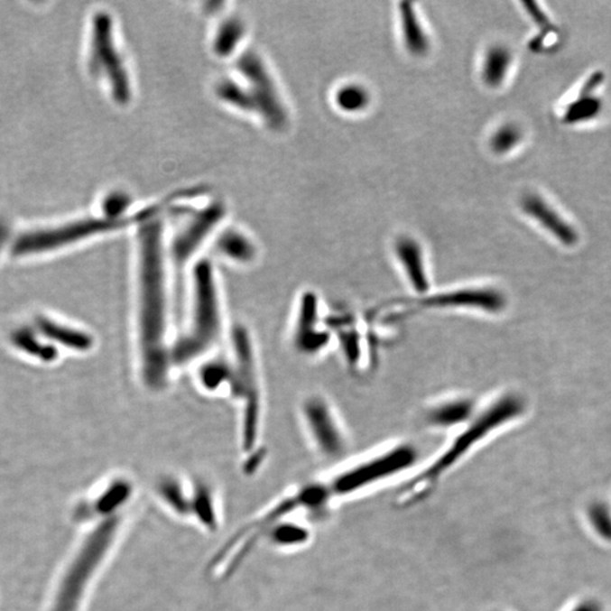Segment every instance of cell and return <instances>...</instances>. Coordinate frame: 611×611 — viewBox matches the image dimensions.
Segmentation results:
<instances>
[{
    "label": "cell",
    "instance_id": "6da1fadb",
    "mask_svg": "<svg viewBox=\"0 0 611 611\" xmlns=\"http://www.w3.org/2000/svg\"><path fill=\"white\" fill-rule=\"evenodd\" d=\"M137 282L142 375L147 385L160 389L171 365L167 346L168 283L160 222L147 223L138 235Z\"/></svg>",
    "mask_w": 611,
    "mask_h": 611
},
{
    "label": "cell",
    "instance_id": "7a4b0ae2",
    "mask_svg": "<svg viewBox=\"0 0 611 611\" xmlns=\"http://www.w3.org/2000/svg\"><path fill=\"white\" fill-rule=\"evenodd\" d=\"M522 410H523V405L514 396H506V398L499 401L487 412L484 413L474 425L468 428L458 439L455 440L452 445L440 457L437 458L430 467H427L421 475L414 477L412 481L405 485L398 498H396V504L401 507H410L422 502L423 499L430 496L432 490L440 484V479L446 474H449V470L455 465H458L463 457H466L472 446L478 443L494 428L519 416Z\"/></svg>",
    "mask_w": 611,
    "mask_h": 611
},
{
    "label": "cell",
    "instance_id": "3957f363",
    "mask_svg": "<svg viewBox=\"0 0 611 611\" xmlns=\"http://www.w3.org/2000/svg\"><path fill=\"white\" fill-rule=\"evenodd\" d=\"M222 331L220 299L211 265L200 263L194 275L193 316L189 331L171 351V364L185 365L216 345Z\"/></svg>",
    "mask_w": 611,
    "mask_h": 611
},
{
    "label": "cell",
    "instance_id": "277c9868",
    "mask_svg": "<svg viewBox=\"0 0 611 611\" xmlns=\"http://www.w3.org/2000/svg\"><path fill=\"white\" fill-rule=\"evenodd\" d=\"M124 525V512L105 517L84 542L60 584L52 611H76L88 581L109 556Z\"/></svg>",
    "mask_w": 611,
    "mask_h": 611
},
{
    "label": "cell",
    "instance_id": "5b68a950",
    "mask_svg": "<svg viewBox=\"0 0 611 611\" xmlns=\"http://www.w3.org/2000/svg\"><path fill=\"white\" fill-rule=\"evenodd\" d=\"M235 351L237 367L234 370L231 386L236 394L245 400L244 448L252 449L255 445L258 421H260V389H258L252 343L244 329H238L235 332Z\"/></svg>",
    "mask_w": 611,
    "mask_h": 611
},
{
    "label": "cell",
    "instance_id": "8992f818",
    "mask_svg": "<svg viewBox=\"0 0 611 611\" xmlns=\"http://www.w3.org/2000/svg\"><path fill=\"white\" fill-rule=\"evenodd\" d=\"M115 223L100 220H84L52 229L31 231L22 235L13 245L12 252L16 256L30 255L66 246L95 234L113 229Z\"/></svg>",
    "mask_w": 611,
    "mask_h": 611
},
{
    "label": "cell",
    "instance_id": "52a82bcc",
    "mask_svg": "<svg viewBox=\"0 0 611 611\" xmlns=\"http://www.w3.org/2000/svg\"><path fill=\"white\" fill-rule=\"evenodd\" d=\"M239 69L243 70L249 88H252L248 95L244 96L240 106L258 108L271 126H282L285 120L283 106L281 105L273 81L267 74L260 58H257L255 53H247L239 62Z\"/></svg>",
    "mask_w": 611,
    "mask_h": 611
},
{
    "label": "cell",
    "instance_id": "ba28073f",
    "mask_svg": "<svg viewBox=\"0 0 611 611\" xmlns=\"http://www.w3.org/2000/svg\"><path fill=\"white\" fill-rule=\"evenodd\" d=\"M110 32L109 20L104 15L97 17L93 31L91 65L97 73L105 71L104 76L106 74L116 96L124 100L129 93L128 79Z\"/></svg>",
    "mask_w": 611,
    "mask_h": 611
},
{
    "label": "cell",
    "instance_id": "9c48e42d",
    "mask_svg": "<svg viewBox=\"0 0 611 611\" xmlns=\"http://www.w3.org/2000/svg\"><path fill=\"white\" fill-rule=\"evenodd\" d=\"M307 423L319 449L327 457H338L346 446L345 435L331 409L322 399H313L305 405Z\"/></svg>",
    "mask_w": 611,
    "mask_h": 611
},
{
    "label": "cell",
    "instance_id": "30bf717a",
    "mask_svg": "<svg viewBox=\"0 0 611 611\" xmlns=\"http://www.w3.org/2000/svg\"><path fill=\"white\" fill-rule=\"evenodd\" d=\"M218 218V209H208L191 221L189 226L182 229L180 235L173 240L171 257L178 269L187 264L193 254L198 251L200 243L212 229Z\"/></svg>",
    "mask_w": 611,
    "mask_h": 611
},
{
    "label": "cell",
    "instance_id": "8fae6325",
    "mask_svg": "<svg viewBox=\"0 0 611 611\" xmlns=\"http://www.w3.org/2000/svg\"><path fill=\"white\" fill-rule=\"evenodd\" d=\"M524 212L541 223L550 233L565 245H574L578 242L577 231L561 218L559 213L546 203L541 196L529 195L522 202Z\"/></svg>",
    "mask_w": 611,
    "mask_h": 611
},
{
    "label": "cell",
    "instance_id": "7c38bea8",
    "mask_svg": "<svg viewBox=\"0 0 611 611\" xmlns=\"http://www.w3.org/2000/svg\"><path fill=\"white\" fill-rule=\"evenodd\" d=\"M396 255H398L399 261L403 266L410 284L416 292H426L430 283H428L421 248L416 240L401 238L396 243Z\"/></svg>",
    "mask_w": 611,
    "mask_h": 611
},
{
    "label": "cell",
    "instance_id": "4fadbf2b",
    "mask_svg": "<svg viewBox=\"0 0 611 611\" xmlns=\"http://www.w3.org/2000/svg\"><path fill=\"white\" fill-rule=\"evenodd\" d=\"M40 332L51 340L60 343V345L70 347L78 351H87L91 349L93 340L88 334L79 331V329L65 327L52 322L51 319H39L37 322Z\"/></svg>",
    "mask_w": 611,
    "mask_h": 611
},
{
    "label": "cell",
    "instance_id": "5bb4252c",
    "mask_svg": "<svg viewBox=\"0 0 611 611\" xmlns=\"http://www.w3.org/2000/svg\"><path fill=\"white\" fill-rule=\"evenodd\" d=\"M471 404L466 399L445 401L428 412V421L437 427H449L469 416Z\"/></svg>",
    "mask_w": 611,
    "mask_h": 611
},
{
    "label": "cell",
    "instance_id": "9a60e30c",
    "mask_svg": "<svg viewBox=\"0 0 611 611\" xmlns=\"http://www.w3.org/2000/svg\"><path fill=\"white\" fill-rule=\"evenodd\" d=\"M512 61L511 52L505 47H494L486 56L483 69V79L490 88L501 86L505 79Z\"/></svg>",
    "mask_w": 611,
    "mask_h": 611
},
{
    "label": "cell",
    "instance_id": "2e32d148",
    "mask_svg": "<svg viewBox=\"0 0 611 611\" xmlns=\"http://www.w3.org/2000/svg\"><path fill=\"white\" fill-rule=\"evenodd\" d=\"M403 22L404 29V42L407 48L416 55H422L428 51V39L412 8L403 5Z\"/></svg>",
    "mask_w": 611,
    "mask_h": 611
},
{
    "label": "cell",
    "instance_id": "e0dca14e",
    "mask_svg": "<svg viewBox=\"0 0 611 611\" xmlns=\"http://www.w3.org/2000/svg\"><path fill=\"white\" fill-rule=\"evenodd\" d=\"M12 341L20 350L28 352L29 355L37 356L42 361H53L57 358L55 347L44 345L40 342L34 333L29 329H22L12 336Z\"/></svg>",
    "mask_w": 611,
    "mask_h": 611
},
{
    "label": "cell",
    "instance_id": "ac0fdd59",
    "mask_svg": "<svg viewBox=\"0 0 611 611\" xmlns=\"http://www.w3.org/2000/svg\"><path fill=\"white\" fill-rule=\"evenodd\" d=\"M218 248L223 255L238 262H249L255 255V249L249 239L237 233H229L218 240Z\"/></svg>",
    "mask_w": 611,
    "mask_h": 611
},
{
    "label": "cell",
    "instance_id": "d6986e66",
    "mask_svg": "<svg viewBox=\"0 0 611 611\" xmlns=\"http://www.w3.org/2000/svg\"><path fill=\"white\" fill-rule=\"evenodd\" d=\"M592 92L582 91L581 97L569 106L564 120L568 124L587 122L596 117L601 110V101L597 97H590Z\"/></svg>",
    "mask_w": 611,
    "mask_h": 611
},
{
    "label": "cell",
    "instance_id": "ffe728a7",
    "mask_svg": "<svg viewBox=\"0 0 611 611\" xmlns=\"http://www.w3.org/2000/svg\"><path fill=\"white\" fill-rule=\"evenodd\" d=\"M273 532L270 534L272 542L279 547H293L301 545L309 538L305 528L296 524H274L270 528Z\"/></svg>",
    "mask_w": 611,
    "mask_h": 611
},
{
    "label": "cell",
    "instance_id": "44dd1931",
    "mask_svg": "<svg viewBox=\"0 0 611 611\" xmlns=\"http://www.w3.org/2000/svg\"><path fill=\"white\" fill-rule=\"evenodd\" d=\"M234 372L229 366L222 361H214L200 370V381L208 390H216L222 383H233Z\"/></svg>",
    "mask_w": 611,
    "mask_h": 611
},
{
    "label": "cell",
    "instance_id": "7402d4cb",
    "mask_svg": "<svg viewBox=\"0 0 611 611\" xmlns=\"http://www.w3.org/2000/svg\"><path fill=\"white\" fill-rule=\"evenodd\" d=\"M337 102L342 110L354 113V111L364 109L368 105L369 95L364 88L347 86L338 92Z\"/></svg>",
    "mask_w": 611,
    "mask_h": 611
},
{
    "label": "cell",
    "instance_id": "603a6c76",
    "mask_svg": "<svg viewBox=\"0 0 611 611\" xmlns=\"http://www.w3.org/2000/svg\"><path fill=\"white\" fill-rule=\"evenodd\" d=\"M521 136L520 129L514 125H505L495 133L490 144L496 153H506L519 144Z\"/></svg>",
    "mask_w": 611,
    "mask_h": 611
},
{
    "label": "cell",
    "instance_id": "cb8c5ba5",
    "mask_svg": "<svg viewBox=\"0 0 611 611\" xmlns=\"http://www.w3.org/2000/svg\"><path fill=\"white\" fill-rule=\"evenodd\" d=\"M591 523L606 541H611V513L604 504H596L588 512Z\"/></svg>",
    "mask_w": 611,
    "mask_h": 611
},
{
    "label": "cell",
    "instance_id": "d4e9b609",
    "mask_svg": "<svg viewBox=\"0 0 611 611\" xmlns=\"http://www.w3.org/2000/svg\"><path fill=\"white\" fill-rule=\"evenodd\" d=\"M573 611H601L600 606L595 601H587L579 605Z\"/></svg>",
    "mask_w": 611,
    "mask_h": 611
},
{
    "label": "cell",
    "instance_id": "484cf974",
    "mask_svg": "<svg viewBox=\"0 0 611 611\" xmlns=\"http://www.w3.org/2000/svg\"><path fill=\"white\" fill-rule=\"evenodd\" d=\"M6 230L5 227L0 226V246H2L3 240L5 239Z\"/></svg>",
    "mask_w": 611,
    "mask_h": 611
}]
</instances>
